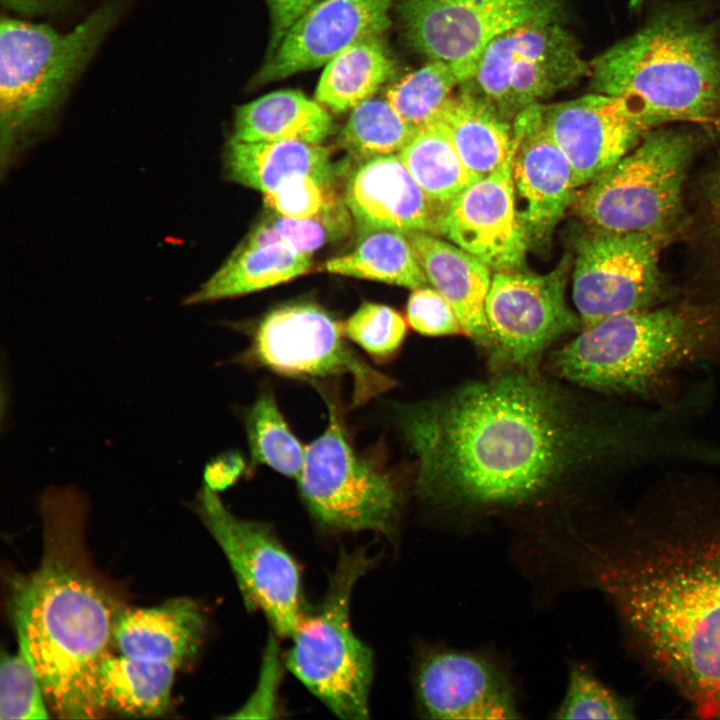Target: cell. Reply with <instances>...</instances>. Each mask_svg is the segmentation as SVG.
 Masks as SVG:
<instances>
[{"label":"cell","instance_id":"cell-1","mask_svg":"<svg viewBox=\"0 0 720 720\" xmlns=\"http://www.w3.org/2000/svg\"><path fill=\"white\" fill-rule=\"evenodd\" d=\"M396 411L416 458L418 495L463 513L545 504L598 476L680 460L685 448L672 404L610 406L528 369Z\"/></svg>","mask_w":720,"mask_h":720},{"label":"cell","instance_id":"cell-2","mask_svg":"<svg viewBox=\"0 0 720 720\" xmlns=\"http://www.w3.org/2000/svg\"><path fill=\"white\" fill-rule=\"evenodd\" d=\"M666 497L603 536L573 534L584 584L615 610L632 651L701 718L720 719V505Z\"/></svg>","mask_w":720,"mask_h":720},{"label":"cell","instance_id":"cell-3","mask_svg":"<svg viewBox=\"0 0 720 720\" xmlns=\"http://www.w3.org/2000/svg\"><path fill=\"white\" fill-rule=\"evenodd\" d=\"M19 649L59 718L102 716L97 674L121 608L71 552L48 547L39 567L11 582Z\"/></svg>","mask_w":720,"mask_h":720},{"label":"cell","instance_id":"cell-4","mask_svg":"<svg viewBox=\"0 0 720 720\" xmlns=\"http://www.w3.org/2000/svg\"><path fill=\"white\" fill-rule=\"evenodd\" d=\"M592 92L629 98L663 125L720 130V15L710 0H657L590 63Z\"/></svg>","mask_w":720,"mask_h":720},{"label":"cell","instance_id":"cell-5","mask_svg":"<svg viewBox=\"0 0 720 720\" xmlns=\"http://www.w3.org/2000/svg\"><path fill=\"white\" fill-rule=\"evenodd\" d=\"M554 351L552 371L579 387L648 396L680 368L720 361V305L707 300L611 316Z\"/></svg>","mask_w":720,"mask_h":720},{"label":"cell","instance_id":"cell-6","mask_svg":"<svg viewBox=\"0 0 720 720\" xmlns=\"http://www.w3.org/2000/svg\"><path fill=\"white\" fill-rule=\"evenodd\" d=\"M122 0H107L67 32L2 17L0 160L2 177L54 127L71 88L115 27Z\"/></svg>","mask_w":720,"mask_h":720},{"label":"cell","instance_id":"cell-7","mask_svg":"<svg viewBox=\"0 0 720 720\" xmlns=\"http://www.w3.org/2000/svg\"><path fill=\"white\" fill-rule=\"evenodd\" d=\"M690 126L651 129L613 167L576 193L572 206L583 227L673 239L687 224L685 186L706 132Z\"/></svg>","mask_w":720,"mask_h":720},{"label":"cell","instance_id":"cell-8","mask_svg":"<svg viewBox=\"0 0 720 720\" xmlns=\"http://www.w3.org/2000/svg\"><path fill=\"white\" fill-rule=\"evenodd\" d=\"M370 565L364 552L342 553L323 601L302 615L286 655L293 675L344 719H365L369 713L373 656L352 629L350 601Z\"/></svg>","mask_w":720,"mask_h":720},{"label":"cell","instance_id":"cell-9","mask_svg":"<svg viewBox=\"0 0 720 720\" xmlns=\"http://www.w3.org/2000/svg\"><path fill=\"white\" fill-rule=\"evenodd\" d=\"M328 409L325 430L306 447L298 485L313 518L337 531H374L390 535L401 495L389 473L361 455L347 433L343 409L321 390Z\"/></svg>","mask_w":720,"mask_h":720},{"label":"cell","instance_id":"cell-10","mask_svg":"<svg viewBox=\"0 0 720 720\" xmlns=\"http://www.w3.org/2000/svg\"><path fill=\"white\" fill-rule=\"evenodd\" d=\"M344 325L312 302L280 305L254 328L237 361L303 380L349 376L360 406L390 390L394 380L369 365L346 341Z\"/></svg>","mask_w":720,"mask_h":720},{"label":"cell","instance_id":"cell-11","mask_svg":"<svg viewBox=\"0 0 720 720\" xmlns=\"http://www.w3.org/2000/svg\"><path fill=\"white\" fill-rule=\"evenodd\" d=\"M590 63L560 21L526 24L493 39L463 83L509 121L589 77Z\"/></svg>","mask_w":720,"mask_h":720},{"label":"cell","instance_id":"cell-12","mask_svg":"<svg viewBox=\"0 0 720 720\" xmlns=\"http://www.w3.org/2000/svg\"><path fill=\"white\" fill-rule=\"evenodd\" d=\"M668 237L584 227L575 240L573 301L582 329L620 314L660 306L669 298L660 269Z\"/></svg>","mask_w":720,"mask_h":720},{"label":"cell","instance_id":"cell-13","mask_svg":"<svg viewBox=\"0 0 720 720\" xmlns=\"http://www.w3.org/2000/svg\"><path fill=\"white\" fill-rule=\"evenodd\" d=\"M195 510L216 540L248 608L261 611L281 636H291L302 615L299 568L272 528L232 514L205 485Z\"/></svg>","mask_w":720,"mask_h":720},{"label":"cell","instance_id":"cell-14","mask_svg":"<svg viewBox=\"0 0 720 720\" xmlns=\"http://www.w3.org/2000/svg\"><path fill=\"white\" fill-rule=\"evenodd\" d=\"M397 8L409 45L455 65L467 82L493 39L526 24L560 21L564 7L562 0H397Z\"/></svg>","mask_w":720,"mask_h":720},{"label":"cell","instance_id":"cell-15","mask_svg":"<svg viewBox=\"0 0 720 720\" xmlns=\"http://www.w3.org/2000/svg\"><path fill=\"white\" fill-rule=\"evenodd\" d=\"M567 264L547 274L496 271L486 299L496 361L532 370L542 352L560 336L582 329L565 300Z\"/></svg>","mask_w":720,"mask_h":720},{"label":"cell","instance_id":"cell-16","mask_svg":"<svg viewBox=\"0 0 720 720\" xmlns=\"http://www.w3.org/2000/svg\"><path fill=\"white\" fill-rule=\"evenodd\" d=\"M544 126L568 159L576 188L613 167L663 125L633 100L592 92L542 108Z\"/></svg>","mask_w":720,"mask_h":720},{"label":"cell","instance_id":"cell-17","mask_svg":"<svg viewBox=\"0 0 720 720\" xmlns=\"http://www.w3.org/2000/svg\"><path fill=\"white\" fill-rule=\"evenodd\" d=\"M420 712L431 719L504 720L520 717L513 686L485 656L432 648L420 657L414 677Z\"/></svg>","mask_w":720,"mask_h":720},{"label":"cell","instance_id":"cell-18","mask_svg":"<svg viewBox=\"0 0 720 720\" xmlns=\"http://www.w3.org/2000/svg\"><path fill=\"white\" fill-rule=\"evenodd\" d=\"M543 105L512 121V181L516 208L530 246L544 247L576 196L572 167L547 132Z\"/></svg>","mask_w":720,"mask_h":720},{"label":"cell","instance_id":"cell-19","mask_svg":"<svg viewBox=\"0 0 720 720\" xmlns=\"http://www.w3.org/2000/svg\"><path fill=\"white\" fill-rule=\"evenodd\" d=\"M511 158L458 194L444 219L443 235L495 271L521 270L530 246L516 208Z\"/></svg>","mask_w":720,"mask_h":720},{"label":"cell","instance_id":"cell-20","mask_svg":"<svg viewBox=\"0 0 720 720\" xmlns=\"http://www.w3.org/2000/svg\"><path fill=\"white\" fill-rule=\"evenodd\" d=\"M395 0H321L289 29L253 79L263 85L325 65L347 47L382 36Z\"/></svg>","mask_w":720,"mask_h":720},{"label":"cell","instance_id":"cell-21","mask_svg":"<svg viewBox=\"0 0 720 720\" xmlns=\"http://www.w3.org/2000/svg\"><path fill=\"white\" fill-rule=\"evenodd\" d=\"M344 202L360 237L379 230L440 236L449 208L423 191L398 154L362 161L346 184Z\"/></svg>","mask_w":720,"mask_h":720},{"label":"cell","instance_id":"cell-22","mask_svg":"<svg viewBox=\"0 0 720 720\" xmlns=\"http://www.w3.org/2000/svg\"><path fill=\"white\" fill-rule=\"evenodd\" d=\"M406 236L430 285L452 306L465 335L490 350L492 336L486 317L490 267L436 235L410 232Z\"/></svg>","mask_w":720,"mask_h":720},{"label":"cell","instance_id":"cell-23","mask_svg":"<svg viewBox=\"0 0 720 720\" xmlns=\"http://www.w3.org/2000/svg\"><path fill=\"white\" fill-rule=\"evenodd\" d=\"M204 632L198 603L177 598L150 608L121 609L113 642L122 655L179 667L195 656Z\"/></svg>","mask_w":720,"mask_h":720},{"label":"cell","instance_id":"cell-24","mask_svg":"<svg viewBox=\"0 0 720 720\" xmlns=\"http://www.w3.org/2000/svg\"><path fill=\"white\" fill-rule=\"evenodd\" d=\"M223 160L230 181L263 194L298 176H311L331 185L336 173L329 147L302 141L242 142L230 138Z\"/></svg>","mask_w":720,"mask_h":720},{"label":"cell","instance_id":"cell-25","mask_svg":"<svg viewBox=\"0 0 720 720\" xmlns=\"http://www.w3.org/2000/svg\"><path fill=\"white\" fill-rule=\"evenodd\" d=\"M311 255L282 244L250 246L240 243L218 270L184 305H197L234 298L274 287L306 273Z\"/></svg>","mask_w":720,"mask_h":720},{"label":"cell","instance_id":"cell-26","mask_svg":"<svg viewBox=\"0 0 720 720\" xmlns=\"http://www.w3.org/2000/svg\"><path fill=\"white\" fill-rule=\"evenodd\" d=\"M234 138L242 142L302 141L321 144L333 120L322 104L297 90H280L239 106Z\"/></svg>","mask_w":720,"mask_h":720},{"label":"cell","instance_id":"cell-27","mask_svg":"<svg viewBox=\"0 0 720 720\" xmlns=\"http://www.w3.org/2000/svg\"><path fill=\"white\" fill-rule=\"evenodd\" d=\"M467 169L478 179L510 155L512 122L467 88L450 97L438 118Z\"/></svg>","mask_w":720,"mask_h":720},{"label":"cell","instance_id":"cell-28","mask_svg":"<svg viewBox=\"0 0 720 720\" xmlns=\"http://www.w3.org/2000/svg\"><path fill=\"white\" fill-rule=\"evenodd\" d=\"M177 668L168 662L115 656L109 652L97 674L101 710L141 717L163 714L170 703Z\"/></svg>","mask_w":720,"mask_h":720},{"label":"cell","instance_id":"cell-29","mask_svg":"<svg viewBox=\"0 0 720 720\" xmlns=\"http://www.w3.org/2000/svg\"><path fill=\"white\" fill-rule=\"evenodd\" d=\"M395 62L382 36L359 41L325 64L315 100L330 110H351L373 95L393 77Z\"/></svg>","mask_w":720,"mask_h":720},{"label":"cell","instance_id":"cell-30","mask_svg":"<svg viewBox=\"0 0 720 720\" xmlns=\"http://www.w3.org/2000/svg\"><path fill=\"white\" fill-rule=\"evenodd\" d=\"M322 269L411 289L430 285L406 234L394 230L366 234L353 251L327 260Z\"/></svg>","mask_w":720,"mask_h":720},{"label":"cell","instance_id":"cell-31","mask_svg":"<svg viewBox=\"0 0 720 720\" xmlns=\"http://www.w3.org/2000/svg\"><path fill=\"white\" fill-rule=\"evenodd\" d=\"M398 156L423 191L448 207L478 180L462 162L439 119L418 129Z\"/></svg>","mask_w":720,"mask_h":720},{"label":"cell","instance_id":"cell-32","mask_svg":"<svg viewBox=\"0 0 720 720\" xmlns=\"http://www.w3.org/2000/svg\"><path fill=\"white\" fill-rule=\"evenodd\" d=\"M245 428L249 472L263 464L284 476L299 479L306 448L289 427L270 390L264 389L247 410Z\"/></svg>","mask_w":720,"mask_h":720},{"label":"cell","instance_id":"cell-33","mask_svg":"<svg viewBox=\"0 0 720 720\" xmlns=\"http://www.w3.org/2000/svg\"><path fill=\"white\" fill-rule=\"evenodd\" d=\"M416 131L386 97H371L351 109L340 134V145L351 157L362 162L398 154Z\"/></svg>","mask_w":720,"mask_h":720},{"label":"cell","instance_id":"cell-34","mask_svg":"<svg viewBox=\"0 0 720 720\" xmlns=\"http://www.w3.org/2000/svg\"><path fill=\"white\" fill-rule=\"evenodd\" d=\"M465 78L453 64L430 60L388 89L386 99L415 130L435 121L451 97L453 88Z\"/></svg>","mask_w":720,"mask_h":720},{"label":"cell","instance_id":"cell-35","mask_svg":"<svg viewBox=\"0 0 720 720\" xmlns=\"http://www.w3.org/2000/svg\"><path fill=\"white\" fill-rule=\"evenodd\" d=\"M349 212L345 202L339 201L310 219H291L273 213L256 226L241 243L250 246L282 244L297 252L311 255L349 231L353 220Z\"/></svg>","mask_w":720,"mask_h":720},{"label":"cell","instance_id":"cell-36","mask_svg":"<svg viewBox=\"0 0 720 720\" xmlns=\"http://www.w3.org/2000/svg\"><path fill=\"white\" fill-rule=\"evenodd\" d=\"M554 718L624 720L635 718V709L588 667L575 663L569 668L566 692Z\"/></svg>","mask_w":720,"mask_h":720},{"label":"cell","instance_id":"cell-37","mask_svg":"<svg viewBox=\"0 0 720 720\" xmlns=\"http://www.w3.org/2000/svg\"><path fill=\"white\" fill-rule=\"evenodd\" d=\"M692 224L704 271L720 305V151L704 170L696 185Z\"/></svg>","mask_w":720,"mask_h":720},{"label":"cell","instance_id":"cell-38","mask_svg":"<svg viewBox=\"0 0 720 720\" xmlns=\"http://www.w3.org/2000/svg\"><path fill=\"white\" fill-rule=\"evenodd\" d=\"M347 339L376 361L391 359L401 348L407 333L404 317L380 303H362L344 323Z\"/></svg>","mask_w":720,"mask_h":720},{"label":"cell","instance_id":"cell-39","mask_svg":"<svg viewBox=\"0 0 720 720\" xmlns=\"http://www.w3.org/2000/svg\"><path fill=\"white\" fill-rule=\"evenodd\" d=\"M46 698L24 653H2L0 663V719H47Z\"/></svg>","mask_w":720,"mask_h":720},{"label":"cell","instance_id":"cell-40","mask_svg":"<svg viewBox=\"0 0 720 720\" xmlns=\"http://www.w3.org/2000/svg\"><path fill=\"white\" fill-rule=\"evenodd\" d=\"M339 201L331 185L311 176L294 177L264 194V204L272 213L299 220L313 218Z\"/></svg>","mask_w":720,"mask_h":720},{"label":"cell","instance_id":"cell-41","mask_svg":"<svg viewBox=\"0 0 720 720\" xmlns=\"http://www.w3.org/2000/svg\"><path fill=\"white\" fill-rule=\"evenodd\" d=\"M406 315L410 327L419 334L465 335L454 309L433 287L413 289L407 302Z\"/></svg>","mask_w":720,"mask_h":720},{"label":"cell","instance_id":"cell-42","mask_svg":"<svg viewBox=\"0 0 720 720\" xmlns=\"http://www.w3.org/2000/svg\"><path fill=\"white\" fill-rule=\"evenodd\" d=\"M318 1L266 0L271 22L269 54L278 47L293 24Z\"/></svg>","mask_w":720,"mask_h":720},{"label":"cell","instance_id":"cell-43","mask_svg":"<svg viewBox=\"0 0 720 720\" xmlns=\"http://www.w3.org/2000/svg\"><path fill=\"white\" fill-rule=\"evenodd\" d=\"M245 470L241 455L229 451L211 459L203 471L204 485L215 492L232 486Z\"/></svg>","mask_w":720,"mask_h":720},{"label":"cell","instance_id":"cell-44","mask_svg":"<svg viewBox=\"0 0 720 720\" xmlns=\"http://www.w3.org/2000/svg\"><path fill=\"white\" fill-rule=\"evenodd\" d=\"M1 3L24 17L56 16L71 6V0H1Z\"/></svg>","mask_w":720,"mask_h":720}]
</instances>
